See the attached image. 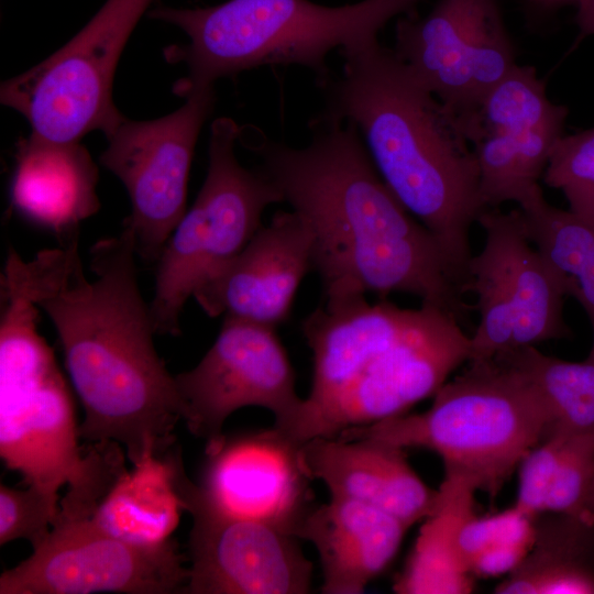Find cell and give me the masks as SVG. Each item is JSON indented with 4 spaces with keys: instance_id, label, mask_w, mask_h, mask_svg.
I'll list each match as a JSON object with an SVG mask.
<instances>
[{
    "instance_id": "cell-1",
    "label": "cell",
    "mask_w": 594,
    "mask_h": 594,
    "mask_svg": "<svg viewBox=\"0 0 594 594\" xmlns=\"http://www.w3.org/2000/svg\"><path fill=\"white\" fill-rule=\"evenodd\" d=\"M135 238L121 232L90 250L88 278L77 235L63 248L21 260L36 307L58 336L65 364L85 418L79 438L89 443L117 441L132 464L146 452L175 446V427L185 406L175 376L154 345L156 329L140 290Z\"/></svg>"
},
{
    "instance_id": "cell-2",
    "label": "cell",
    "mask_w": 594,
    "mask_h": 594,
    "mask_svg": "<svg viewBox=\"0 0 594 594\" xmlns=\"http://www.w3.org/2000/svg\"><path fill=\"white\" fill-rule=\"evenodd\" d=\"M309 128L304 147L254 127L241 128L240 144L308 224L324 302L405 293L463 324L473 308L439 244L386 186L355 124L319 114Z\"/></svg>"
},
{
    "instance_id": "cell-3",
    "label": "cell",
    "mask_w": 594,
    "mask_h": 594,
    "mask_svg": "<svg viewBox=\"0 0 594 594\" xmlns=\"http://www.w3.org/2000/svg\"><path fill=\"white\" fill-rule=\"evenodd\" d=\"M340 54L341 75L318 85L324 98L320 114L355 124L382 179L432 234L468 293L470 232L486 209L460 117L378 38Z\"/></svg>"
},
{
    "instance_id": "cell-4",
    "label": "cell",
    "mask_w": 594,
    "mask_h": 594,
    "mask_svg": "<svg viewBox=\"0 0 594 594\" xmlns=\"http://www.w3.org/2000/svg\"><path fill=\"white\" fill-rule=\"evenodd\" d=\"M312 353L304 442L407 413L470 356L471 338L440 308L358 297L324 302L302 322Z\"/></svg>"
},
{
    "instance_id": "cell-5",
    "label": "cell",
    "mask_w": 594,
    "mask_h": 594,
    "mask_svg": "<svg viewBox=\"0 0 594 594\" xmlns=\"http://www.w3.org/2000/svg\"><path fill=\"white\" fill-rule=\"evenodd\" d=\"M421 0H362L327 7L309 0H228L207 8L160 6L148 16L176 25L189 42L164 51L169 63H185L188 77L176 91L261 66L310 69L317 85L332 74L328 54L377 38L395 16Z\"/></svg>"
},
{
    "instance_id": "cell-6",
    "label": "cell",
    "mask_w": 594,
    "mask_h": 594,
    "mask_svg": "<svg viewBox=\"0 0 594 594\" xmlns=\"http://www.w3.org/2000/svg\"><path fill=\"white\" fill-rule=\"evenodd\" d=\"M549 433L550 416L538 391L496 355L469 361L438 389L427 410L350 428L334 438H373L433 451L446 476L466 480L495 498L525 455Z\"/></svg>"
},
{
    "instance_id": "cell-7",
    "label": "cell",
    "mask_w": 594,
    "mask_h": 594,
    "mask_svg": "<svg viewBox=\"0 0 594 594\" xmlns=\"http://www.w3.org/2000/svg\"><path fill=\"white\" fill-rule=\"evenodd\" d=\"M0 455L28 486L58 502L85 466L72 395L37 332L40 309L19 266L1 273Z\"/></svg>"
},
{
    "instance_id": "cell-8",
    "label": "cell",
    "mask_w": 594,
    "mask_h": 594,
    "mask_svg": "<svg viewBox=\"0 0 594 594\" xmlns=\"http://www.w3.org/2000/svg\"><path fill=\"white\" fill-rule=\"evenodd\" d=\"M240 133L241 125L230 118L211 123L205 182L156 262L150 302L156 333H180L187 299L246 245L261 228L265 209L284 201L260 167L248 168L239 161Z\"/></svg>"
},
{
    "instance_id": "cell-9",
    "label": "cell",
    "mask_w": 594,
    "mask_h": 594,
    "mask_svg": "<svg viewBox=\"0 0 594 594\" xmlns=\"http://www.w3.org/2000/svg\"><path fill=\"white\" fill-rule=\"evenodd\" d=\"M153 0H107L61 50L1 85L0 100L24 116L29 140L79 143L100 130L107 136L124 119L112 101L121 53Z\"/></svg>"
},
{
    "instance_id": "cell-10",
    "label": "cell",
    "mask_w": 594,
    "mask_h": 594,
    "mask_svg": "<svg viewBox=\"0 0 594 594\" xmlns=\"http://www.w3.org/2000/svg\"><path fill=\"white\" fill-rule=\"evenodd\" d=\"M275 329L223 317L218 337L199 363L175 376L184 422L205 440L206 450L222 440L229 416L248 406L271 410L275 427L299 441L305 399L297 395L294 369Z\"/></svg>"
},
{
    "instance_id": "cell-11",
    "label": "cell",
    "mask_w": 594,
    "mask_h": 594,
    "mask_svg": "<svg viewBox=\"0 0 594 594\" xmlns=\"http://www.w3.org/2000/svg\"><path fill=\"white\" fill-rule=\"evenodd\" d=\"M186 97L176 111L154 120L124 118L107 135L100 155L103 167L124 185L130 201L129 224L136 255L157 262L169 235L186 212L194 148L213 103V86L178 91Z\"/></svg>"
},
{
    "instance_id": "cell-12",
    "label": "cell",
    "mask_w": 594,
    "mask_h": 594,
    "mask_svg": "<svg viewBox=\"0 0 594 594\" xmlns=\"http://www.w3.org/2000/svg\"><path fill=\"white\" fill-rule=\"evenodd\" d=\"M188 560L174 539L138 546L91 518L55 519L32 554L0 575V594L184 593Z\"/></svg>"
},
{
    "instance_id": "cell-13",
    "label": "cell",
    "mask_w": 594,
    "mask_h": 594,
    "mask_svg": "<svg viewBox=\"0 0 594 594\" xmlns=\"http://www.w3.org/2000/svg\"><path fill=\"white\" fill-rule=\"evenodd\" d=\"M393 51L437 98L464 117L517 64L498 0H439L398 19Z\"/></svg>"
},
{
    "instance_id": "cell-14",
    "label": "cell",
    "mask_w": 594,
    "mask_h": 594,
    "mask_svg": "<svg viewBox=\"0 0 594 594\" xmlns=\"http://www.w3.org/2000/svg\"><path fill=\"white\" fill-rule=\"evenodd\" d=\"M301 448V442L275 426L223 436L205 450L199 483L186 475L183 488L213 512L265 522L296 536L316 505L310 486L314 477Z\"/></svg>"
},
{
    "instance_id": "cell-15",
    "label": "cell",
    "mask_w": 594,
    "mask_h": 594,
    "mask_svg": "<svg viewBox=\"0 0 594 594\" xmlns=\"http://www.w3.org/2000/svg\"><path fill=\"white\" fill-rule=\"evenodd\" d=\"M189 532L186 594H306L312 562L296 536L272 525L219 514L180 485Z\"/></svg>"
},
{
    "instance_id": "cell-16",
    "label": "cell",
    "mask_w": 594,
    "mask_h": 594,
    "mask_svg": "<svg viewBox=\"0 0 594 594\" xmlns=\"http://www.w3.org/2000/svg\"><path fill=\"white\" fill-rule=\"evenodd\" d=\"M314 270V239L296 211H277L193 297L209 317H237L277 327Z\"/></svg>"
},
{
    "instance_id": "cell-17",
    "label": "cell",
    "mask_w": 594,
    "mask_h": 594,
    "mask_svg": "<svg viewBox=\"0 0 594 594\" xmlns=\"http://www.w3.org/2000/svg\"><path fill=\"white\" fill-rule=\"evenodd\" d=\"M301 450L311 476L326 484L330 496L374 506L408 527L436 506L438 490L419 477L403 448L373 438L315 437Z\"/></svg>"
},
{
    "instance_id": "cell-18",
    "label": "cell",
    "mask_w": 594,
    "mask_h": 594,
    "mask_svg": "<svg viewBox=\"0 0 594 594\" xmlns=\"http://www.w3.org/2000/svg\"><path fill=\"white\" fill-rule=\"evenodd\" d=\"M397 517L351 498L315 505L297 530L319 554L324 594H361L396 557L409 529Z\"/></svg>"
},
{
    "instance_id": "cell-19",
    "label": "cell",
    "mask_w": 594,
    "mask_h": 594,
    "mask_svg": "<svg viewBox=\"0 0 594 594\" xmlns=\"http://www.w3.org/2000/svg\"><path fill=\"white\" fill-rule=\"evenodd\" d=\"M97 167L79 144L26 140L18 155L12 202L21 215L59 235H75L99 209Z\"/></svg>"
},
{
    "instance_id": "cell-20",
    "label": "cell",
    "mask_w": 594,
    "mask_h": 594,
    "mask_svg": "<svg viewBox=\"0 0 594 594\" xmlns=\"http://www.w3.org/2000/svg\"><path fill=\"white\" fill-rule=\"evenodd\" d=\"M180 450L147 452L127 470L99 502L91 520L121 540L155 547L168 541L186 512L180 491Z\"/></svg>"
},
{
    "instance_id": "cell-21",
    "label": "cell",
    "mask_w": 594,
    "mask_h": 594,
    "mask_svg": "<svg viewBox=\"0 0 594 594\" xmlns=\"http://www.w3.org/2000/svg\"><path fill=\"white\" fill-rule=\"evenodd\" d=\"M565 118H507L471 127L466 136L479 167L485 209L519 205L543 177L551 153L563 135Z\"/></svg>"
},
{
    "instance_id": "cell-22",
    "label": "cell",
    "mask_w": 594,
    "mask_h": 594,
    "mask_svg": "<svg viewBox=\"0 0 594 594\" xmlns=\"http://www.w3.org/2000/svg\"><path fill=\"white\" fill-rule=\"evenodd\" d=\"M520 562L494 588L498 594H594V521L543 512Z\"/></svg>"
},
{
    "instance_id": "cell-23",
    "label": "cell",
    "mask_w": 594,
    "mask_h": 594,
    "mask_svg": "<svg viewBox=\"0 0 594 594\" xmlns=\"http://www.w3.org/2000/svg\"><path fill=\"white\" fill-rule=\"evenodd\" d=\"M476 488L466 480L444 476L432 512L422 520L414 547L393 590L399 594H465L473 574L460 552V534L475 515Z\"/></svg>"
},
{
    "instance_id": "cell-24",
    "label": "cell",
    "mask_w": 594,
    "mask_h": 594,
    "mask_svg": "<svg viewBox=\"0 0 594 594\" xmlns=\"http://www.w3.org/2000/svg\"><path fill=\"white\" fill-rule=\"evenodd\" d=\"M516 209L503 212L486 209L477 219L484 230V245L472 256L469 292L476 301L473 309L479 322L470 336L469 361L492 359L513 346L515 314L509 293L510 239Z\"/></svg>"
},
{
    "instance_id": "cell-25",
    "label": "cell",
    "mask_w": 594,
    "mask_h": 594,
    "mask_svg": "<svg viewBox=\"0 0 594 594\" xmlns=\"http://www.w3.org/2000/svg\"><path fill=\"white\" fill-rule=\"evenodd\" d=\"M571 285L572 278L553 267L530 242L521 210L516 209L509 257V293L515 314L512 349L570 337L563 305Z\"/></svg>"
},
{
    "instance_id": "cell-26",
    "label": "cell",
    "mask_w": 594,
    "mask_h": 594,
    "mask_svg": "<svg viewBox=\"0 0 594 594\" xmlns=\"http://www.w3.org/2000/svg\"><path fill=\"white\" fill-rule=\"evenodd\" d=\"M534 385L550 416V435L594 433V361H564L521 346L498 354Z\"/></svg>"
},
{
    "instance_id": "cell-27",
    "label": "cell",
    "mask_w": 594,
    "mask_h": 594,
    "mask_svg": "<svg viewBox=\"0 0 594 594\" xmlns=\"http://www.w3.org/2000/svg\"><path fill=\"white\" fill-rule=\"evenodd\" d=\"M518 206L528 239L559 272L574 278L594 265V222L550 205L540 186Z\"/></svg>"
},
{
    "instance_id": "cell-28",
    "label": "cell",
    "mask_w": 594,
    "mask_h": 594,
    "mask_svg": "<svg viewBox=\"0 0 594 594\" xmlns=\"http://www.w3.org/2000/svg\"><path fill=\"white\" fill-rule=\"evenodd\" d=\"M593 483L594 433L566 436L543 512L586 518L585 506Z\"/></svg>"
},
{
    "instance_id": "cell-29",
    "label": "cell",
    "mask_w": 594,
    "mask_h": 594,
    "mask_svg": "<svg viewBox=\"0 0 594 594\" xmlns=\"http://www.w3.org/2000/svg\"><path fill=\"white\" fill-rule=\"evenodd\" d=\"M58 503L42 492L0 485V544L25 539L36 548L51 531Z\"/></svg>"
},
{
    "instance_id": "cell-30",
    "label": "cell",
    "mask_w": 594,
    "mask_h": 594,
    "mask_svg": "<svg viewBox=\"0 0 594 594\" xmlns=\"http://www.w3.org/2000/svg\"><path fill=\"white\" fill-rule=\"evenodd\" d=\"M566 436L546 437L521 460L517 498L512 507L520 517L532 520L543 513Z\"/></svg>"
},
{
    "instance_id": "cell-31",
    "label": "cell",
    "mask_w": 594,
    "mask_h": 594,
    "mask_svg": "<svg viewBox=\"0 0 594 594\" xmlns=\"http://www.w3.org/2000/svg\"><path fill=\"white\" fill-rule=\"evenodd\" d=\"M542 178L549 187L558 189L594 184V127L563 134L554 145Z\"/></svg>"
},
{
    "instance_id": "cell-32",
    "label": "cell",
    "mask_w": 594,
    "mask_h": 594,
    "mask_svg": "<svg viewBox=\"0 0 594 594\" xmlns=\"http://www.w3.org/2000/svg\"><path fill=\"white\" fill-rule=\"evenodd\" d=\"M570 296L583 307L592 329V345L587 359L594 361V265L572 278Z\"/></svg>"
},
{
    "instance_id": "cell-33",
    "label": "cell",
    "mask_w": 594,
    "mask_h": 594,
    "mask_svg": "<svg viewBox=\"0 0 594 594\" xmlns=\"http://www.w3.org/2000/svg\"><path fill=\"white\" fill-rule=\"evenodd\" d=\"M561 190L572 211L594 222V184L570 185Z\"/></svg>"
},
{
    "instance_id": "cell-34",
    "label": "cell",
    "mask_w": 594,
    "mask_h": 594,
    "mask_svg": "<svg viewBox=\"0 0 594 594\" xmlns=\"http://www.w3.org/2000/svg\"><path fill=\"white\" fill-rule=\"evenodd\" d=\"M576 4L575 22L580 37L594 35V0H580Z\"/></svg>"
},
{
    "instance_id": "cell-35",
    "label": "cell",
    "mask_w": 594,
    "mask_h": 594,
    "mask_svg": "<svg viewBox=\"0 0 594 594\" xmlns=\"http://www.w3.org/2000/svg\"><path fill=\"white\" fill-rule=\"evenodd\" d=\"M525 9L536 15H546L550 12L556 11L557 9L574 2L578 3L580 0H521Z\"/></svg>"
},
{
    "instance_id": "cell-36",
    "label": "cell",
    "mask_w": 594,
    "mask_h": 594,
    "mask_svg": "<svg viewBox=\"0 0 594 594\" xmlns=\"http://www.w3.org/2000/svg\"><path fill=\"white\" fill-rule=\"evenodd\" d=\"M585 517L594 521V483L592 485L586 506H585Z\"/></svg>"
}]
</instances>
